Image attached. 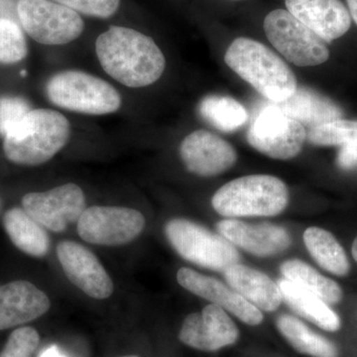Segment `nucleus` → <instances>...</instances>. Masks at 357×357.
I'll use <instances>...</instances> for the list:
<instances>
[{"label":"nucleus","mask_w":357,"mask_h":357,"mask_svg":"<svg viewBox=\"0 0 357 357\" xmlns=\"http://www.w3.org/2000/svg\"><path fill=\"white\" fill-rule=\"evenodd\" d=\"M289 13L325 42L344 36L351 16L342 0H285Z\"/></svg>","instance_id":"16"},{"label":"nucleus","mask_w":357,"mask_h":357,"mask_svg":"<svg viewBox=\"0 0 357 357\" xmlns=\"http://www.w3.org/2000/svg\"><path fill=\"white\" fill-rule=\"evenodd\" d=\"M89 17L107 20L119 10L121 0H52Z\"/></svg>","instance_id":"30"},{"label":"nucleus","mask_w":357,"mask_h":357,"mask_svg":"<svg viewBox=\"0 0 357 357\" xmlns=\"http://www.w3.org/2000/svg\"><path fill=\"white\" fill-rule=\"evenodd\" d=\"M70 135V122L52 109H31L4 136V154L20 165L46 163L65 147Z\"/></svg>","instance_id":"2"},{"label":"nucleus","mask_w":357,"mask_h":357,"mask_svg":"<svg viewBox=\"0 0 357 357\" xmlns=\"http://www.w3.org/2000/svg\"><path fill=\"white\" fill-rule=\"evenodd\" d=\"M218 230L230 243L258 257L279 255L291 245L290 234L280 225L225 220L218 223Z\"/></svg>","instance_id":"17"},{"label":"nucleus","mask_w":357,"mask_h":357,"mask_svg":"<svg viewBox=\"0 0 357 357\" xmlns=\"http://www.w3.org/2000/svg\"><path fill=\"white\" fill-rule=\"evenodd\" d=\"M288 202L287 185L270 175L230 181L211 199L215 211L227 218L274 217L287 208Z\"/></svg>","instance_id":"4"},{"label":"nucleus","mask_w":357,"mask_h":357,"mask_svg":"<svg viewBox=\"0 0 357 357\" xmlns=\"http://www.w3.org/2000/svg\"><path fill=\"white\" fill-rule=\"evenodd\" d=\"M263 28L270 43L298 67L321 65L330 58L325 41L288 10L271 11L265 17Z\"/></svg>","instance_id":"7"},{"label":"nucleus","mask_w":357,"mask_h":357,"mask_svg":"<svg viewBox=\"0 0 357 357\" xmlns=\"http://www.w3.org/2000/svg\"><path fill=\"white\" fill-rule=\"evenodd\" d=\"M347 2L352 20H354V22L357 24V0H347Z\"/></svg>","instance_id":"34"},{"label":"nucleus","mask_w":357,"mask_h":357,"mask_svg":"<svg viewBox=\"0 0 357 357\" xmlns=\"http://www.w3.org/2000/svg\"><path fill=\"white\" fill-rule=\"evenodd\" d=\"M180 156L189 172L213 177L227 172L236 164V149L227 141L206 130L185 136L180 145Z\"/></svg>","instance_id":"13"},{"label":"nucleus","mask_w":357,"mask_h":357,"mask_svg":"<svg viewBox=\"0 0 357 357\" xmlns=\"http://www.w3.org/2000/svg\"><path fill=\"white\" fill-rule=\"evenodd\" d=\"M29 103L18 96L0 98V135L6 133L30 112Z\"/></svg>","instance_id":"31"},{"label":"nucleus","mask_w":357,"mask_h":357,"mask_svg":"<svg viewBox=\"0 0 357 357\" xmlns=\"http://www.w3.org/2000/svg\"><path fill=\"white\" fill-rule=\"evenodd\" d=\"M239 331L222 307L215 304L204 307L185 319L178 333L183 344L203 351H217L236 344Z\"/></svg>","instance_id":"12"},{"label":"nucleus","mask_w":357,"mask_h":357,"mask_svg":"<svg viewBox=\"0 0 357 357\" xmlns=\"http://www.w3.org/2000/svg\"><path fill=\"white\" fill-rule=\"evenodd\" d=\"M303 126L314 128L328 122L337 121L344 112L337 103L311 89L297 88L292 96L281 102H271Z\"/></svg>","instance_id":"20"},{"label":"nucleus","mask_w":357,"mask_h":357,"mask_svg":"<svg viewBox=\"0 0 357 357\" xmlns=\"http://www.w3.org/2000/svg\"><path fill=\"white\" fill-rule=\"evenodd\" d=\"M199 112L208 123L222 132L243 128L248 119L243 105L230 96H206L199 103Z\"/></svg>","instance_id":"26"},{"label":"nucleus","mask_w":357,"mask_h":357,"mask_svg":"<svg viewBox=\"0 0 357 357\" xmlns=\"http://www.w3.org/2000/svg\"><path fill=\"white\" fill-rule=\"evenodd\" d=\"M165 234L181 257L199 266L225 272L241 261V255L234 244L191 220H169L165 225Z\"/></svg>","instance_id":"6"},{"label":"nucleus","mask_w":357,"mask_h":357,"mask_svg":"<svg viewBox=\"0 0 357 357\" xmlns=\"http://www.w3.org/2000/svg\"><path fill=\"white\" fill-rule=\"evenodd\" d=\"M121 357H138V356H121Z\"/></svg>","instance_id":"36"},{"label":"nucleus","mask_w":357,"mask_h":357,"mask_svg":"<svg viewBox=\"0 0 357 357\" xmlns=\"http://www.w3.org/2000/svg\"><path fill=\"white\" fill-rule=\"evenodd\" d=\"M40 357H66L64 354H61V351H59V349L56 345H52V347H48V349H45L43 352H42L41 356Z\"/></svg>","instance_id":"33"},{"label":"nucleus","mask_w":357,"mask_h":357,"mask_svg":"<svg viewBox=\"0 0 357 357\" xmlns=\"http://www.w3.org/2000/svg\"><path fill=\"white\" fill-rule=\"evenodd\" d=\"M278 286L283 300L303 318L326 332L333 333L340 330L342 326L340 317L319 296L285 278L279 280Z\"/></svg>","instance_id":"21"},{"label":"nucleus","mask_w":357,"mask_h":357,"mask_svg":"<svg viewBox=\"0 0 357 357\" xmlns=\"http://www.w3.org/2000/svg\"><path fill=\"white\" fill-rule=\"evenodd\" d=\"M59 261L68 279L93 299H107L114 292V283L98 258L88 248L74 241L57 246Z\"/></svg>","instance_id":"14"},{"label":"nucleus","mask_w":357,"mask_h":357,"mask_svg":"<svg viewBox=\"0 0 357 357\" xmlns=\"http://www.w3.org/2000/svg\"><path fill=\"white\" fill-rule=\"evenodd\" d=\"M276 324L281 335L301 354L312 357H338L337 345L314 333L299 319L281 314Z\"/></svg>","instance_id":"23"},{"label":"nucleus","mask_w":357,"mask_h":357,"mask_svg":"<svg viewBox=\"0 0 357 357\" xmlns=\"http://www.w3.org/2000/svg\"><path fill=\"white\" fill-rule=\"evenodd\" d=\"M225 62L271 102H283L298 88L297 79L287 64L255 40H234L225 53Z\"/></svg>","instance_id":"3"},{"label":"nucleus","mask_w":357,"mask_h":357,"mask_svg":"<svg viewBox=\"0 0 357 357\" xmlns=\"http://www.w3.org/2000/svg\"><path fill=\"white\" fill-rule=\"evenodd\" d=\"M16 10L23 29L40 44H68L84 32L79 13L52 0H18Z\"/></svg>","instance_id":"8"},{"label":"nucleus","mask_w":357,"mask_h":357,"mask_svg":"<svg viewBox=\"0 0 357 357\" xmlns=\"http://www.w3.org/2000/svg\"><path fill=\"white\" fill-rule=\"evenodd\" d=\"M223 275L230 288L258 309L274 312L280 307L283 301L280 288L266 274L237 263L227 268Z\"/></svg>","instance_id":"19"},{"label":"nucleus","mask_w":357,"mask_h":357,"mask_svg":"<svg viewBox=\"0 0 357 357\" xmlns=\"http://www.w3.org/2000/svg\"><path fill=\"white\" fill-rule=\"evenodd\" d=\"M27 53V42L20 26L10 18L0 17V63L15 64Z\"/></svg>","instance_id":"28"},{"label":"nucleus","mask_w":357,"mask_h":357,"mask_svg":"<svg viewBox=\"0 0 357 357\" xmlns=\"http://www.w3.org/2000/svg\"><path fill=\"white\" fill-rule=\"evenodd\" d=\"M249 144L270 158H295L307 139L304 126L272 103L260 110L246 135Z\"/></svg>","instance_id":"9"},{"label":"nucleus","mask_w":357,"mask_h":357,"mask_svg":"<svg viewBox=\"0 0 357 357\" xmlns=\"http://www.w3.org/2000/svg\"><path fill=\"white\" fill-rule=\"evenodd\" d=\"M352 256H354V260L357 262V237L354 239V243H352Z\"/></svg>","instance_id":"35"},{"label":"nucleus","mask_w":357,"mask_h":357,"mask_svg":"<svg viewBox=\"0 0 357 357\" xmlns=\"http://www.w3.org/2000/svg\"><path fill=\"white\" fill-rule=\"evenodd\" d=\"M145 227L144 215L133 208L91 206L77 220V234L86 243L122 245L134 241Z\"/></svg>","instance_id":"10"},{"label":"nucleus","mask_w":357,"mask_h":357,"mask_svg":"<svg viewBox=\"0 0 357 357\" xmlns=\"http://www.w3.org/2000/svg\"><path fill=\"white\" fill-rule=\"evenodd\" d=\"M46 93L54 105L79 114H114L121 105V95L112 84L79 70H66L52 77Z\"/></svg>","instance_id":"5"},{"label":"nucleus","mask_w":357,"mask_h":357,"mask_svg":"<svg viewBox=\"0 0 357 357\" xmlns=\"http://www.w3.org/2000/svg\"><path fill=\"white\" fill-rule=\"evenodd\" d=\"M177 281L185 290L211 301L249 326H258L263 321L262 312L258 307L217 279L184 267L178 270Z\"/></svg>","instance_id":"15"},{"label":"nucleus","mask_w":357,"mask_h":357,"mask_svg":"<svg viewBox=\"0 0 357 357\" xmlns=\"http://www.w3.org/2000/svg\"><path fill=\"white\" fill-rule=\"evenodd\" d=\"M284 278L310 291L328 304H337L342 299V290L337 283L319 274L307 263L298 259L285 261L280 267Z\"/></svg>","instance_id":"25"},{"label":"nucleus","mask_w":357,"mask_h":357,"mask_svg":"<svg viewBox=\"0 0 357 357\" xmlns=\"http://www.w3.org/2000/svg\"><path fill=\"white\" fill-rule=\"evenodd\" d=\"M23 208L44 229L62 232L77 222L86 210L83 190L76 184L59 185L50 191L29 192L22 199Z\"/></svg>","instance_id":"11"},{"label":"nucleus","mask_w":357,"mask_h":357,"mask_svg":"<svg viewBox=\"0 0 357 357\" xmlns=\"http://www.w3.org/2000/svg\"><path fill=\"white\" fill-rule=\"evenodd\" d=\"M3 227L14 245L26 255L43 257L50 249V238L44 227L24 208H13L3 217Z\"/></svg>","instance_id":"22"},{"label":"nucleus","mask_w":357,"mask_h":357,"mask_svg":"<svg viewBox=\"0 0 357 357\" xmlns=\"http://www.w3.org/2000/svg\"><path fill=\"white\" fill-rule=\"evenodd\" d=\"M307 139L316 146L357 145V121L337 119L310 129Z\"/></svg>","instance_id":"27"},{"label":"nucleus","mask_w":357,"mask_h":357,"mask_svg":"<svg viewBox=\"0 0 357 357\" xmlns=\"http://www.w3.org/2000/svg\"><path fill=\"white\" fill-rule=\"evenodd\" d=\"M337 163L342 170H351L357 166V145H342L337 154Z\"/></svg>","instance_id":"32"},{"label":"nucleus","mask_w":357,"mask_h":357,"mask_svg":"<svg viewBox=\"0 0 357 357\" xmlns=\"http://www.w3.org/2000/svg\"><path fill=\"white\" fill-rule=\"evenodd\" d=\"M39 342V333L34 328H17L11 333L0 357H32Z\"/></svg>","instance_id":"29"},{"label":"nucleus","mask_w":357,"mask_h":357,"mask_svg":"<svg viewBox=\"0 0 357 357\" xmlns=\"http://www.w3.org/2000/svg\"><path fill=\"white\" fill-rule=\"evenodd\" d=\"M102 69L129 88H144L163 75L166 60L151 37L132 28L110 26L96 42Z\"/></svg>","instance_id":"1"},{"label":"nucleus","mask_w":357,"mask_h":357,"mask_svg":"<svg viewBox=\"0 0 357 357\" xmlns=\"http://www.w3.org/2000/svg\"><path fill=\"white\" fill-rule=\"evenodd\" d=\"M307 251L317 263L333 275L347 276L351 265L344 249L335 236L321 227H309L304 234Z\"/></svg>","instance_id":"24"},{"label":"nucleus","mask_w":357,"mask_h":357,"mask_svg":"<svg viewBox=\"0 0 357 357\" xmlns=\"http://www.w3.org/2000/svg\"><path fill=\"white\" fill-rule=\"evenodd\" d=\"M50 306L48 296L30 282L13 281L0 286V331L34 321Z\"/></svg>","instance_id":"18"}]
</instances>
